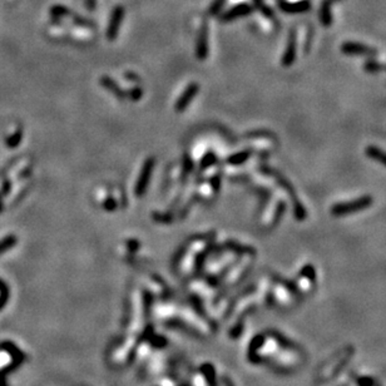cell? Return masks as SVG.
<instances>
[{
  "mask_svg": "<svg viewBox=\"0 0 386 386\" xmlns=\"http://www.w3.org/2000/svg\"><path fill=\"white\" fill-rule=\"evenodd\" d=\"M372 204V198L370 196L360 197L354 201L345 202V203H337L335 206L331 207V213L336 217L348 216V215L356 213V212L361 211V209L367 208Z\"/></svg>",
  "mask_w": 386,
  "mask_h": 386,
  "instance_id": "obj_1",
  "label": "cell"
},
{
  "mask_svg": "<svg viewBox=\"0 0 386 386\" xmlns=\"http://www.w3.org/2000/svg\"><path fill=\"white\" fill-rule=\"evenodd\" d=\"M154 163H156V159L154 158H148L146 162H144L143 167H142L141 169V175H139L138 177L137 185H136V188H135L136 196L137 197L144 196V193H146L149 180H151L152 172H153Z\"/></svg>",
  "mask_w": 386,
  "mask_h": 386,
  "instance_id": "obj_2",
  "label": "cell"
},
{
  "mask_svg": "<svg viewBox=\"0 0 386 386\" xmlns=\"http://www.w3.org/2000/svg\"><path fill=\"white\" fill-rule=\"evenodd\" d=\"M123 17H124V9H123V7H117L113 10L108 29H107V38H108L109 40H114L115 36H117L120 23H122L123 20Z\"/></svg>",
  "mask_w": 386,
  "mask_h": 386,
  "instance_id": "obj_3",
  "label": "cell"
},
{
  "mask_svg": "<svg viewBox=\"0 0 386 386\" xmlns=\"http://www.w3.org/2000/svg\"><path fill=\"white\" fill-rule=\"evenodd\" d=\"M199 91V87L197 83H191L190 85L186 88V91L183 92L182 96L178 98L177 103H176V110L177 112H183L188 107V104L192 102V99L197 96Z\"/></svg>",
  "mask_w": 386,
  "mask_h": 386,
  "instance_id": "obj_4",
  "label": "cell"
},
{
  "mask_svg": "<svg viewBox=\"0 0 386 386\" xmlns=\"http://www.w3.org/2000/svg\"><path fill=\"white\" fill-rule=\"evenodd\" d=\"M341 51L342 53L348 55H375L376 52L374 49L369 48V47L364 46V44L353 43V41H348L341 46Z\"/></svg>",
  "mask_w": 386,
  "mask_h": 386,
  "instance_id": "obj_5",
  "label": "cell"
},
{
  "mask_svg": "<svg viewBox=\"0 0 386 386\" xmlns=\"http://www.w3.org/2000/svg\"><path fill=\"white\" fill-rule=\"evenodd\" d=\"M252 12V7L248 4H238L236 5L235 8H232V9H230L228 12H226L225 14L221 17V20H223V22H230V20H233L236 19V18H241V17H245V15H248L249 13Z\"/></svg>",
  "mask_w": 386,
  "mask_h": 386,
  "instance_id": "obj_6",
  "label": "cell"
},
{
  "mask_svg": "<svg viewBox=\"0 0 386 386\" xmlns=\"http://www.w3.org/2000/svg\"><path fill=\"white\" fill-rule=\"evenodd\" d=\"M207 54H208V44H207V27L204 24L199 30L198 39H197L196 55L198 59L203 60L207 58Z\"/></svg>",
  "mask_w": 386,
  "mask_h": 386,
  "instance_id": "obj_7",
  "label": "cell"
},
{
  "mask_svg": "<svg viewBox=\"0 0 386 386\" xmlns=\"http://www.w3.org/2000/svg\"><path fill=\"white\" fill-rule=\"evenodd\" d=\"M281 9L290 14H295V13H304L310 9V3L307 0H297V2H282L280 4Z\"/></svg>",
  "mask_w": 386,
  "mask_h": 386,
  "instance_id": "obj_8",
  "label": "cell"
},
{
  "mask_svg": "<svg viewBox=\"0 0 386 386\" xmlns=\"http://www.w3.org/2000/svg\"><path fill=\"white\" fill-rule=\"evenodd\" d=\"M296 58V43H295V35L291 34L290 39H288L287 47H286V52L282 57V62L281 64L283 67H290L293 64V60Z\"/></svg>",
  "mask_w": 386,
  "mask_h": 386,
  "instance_id": "obj_9",
  "label": "cell"
},
{
  "mask_svg": "<svg viewBox=\"0 0 386 386\" xmlns=\"http://www.w3.org/2000/svg\"><path fill=\"white\" fill-rule=\"evenodd\" d=\"M101 84L103 87H106L108 91L112 92L113 94H114L115 97H118L119 99H125L127 98V92L122 91V89L119 88V87L117 85V83L114 82L113 79H110V78L108 77H103L101 79Z\"/></svg>",
  "mask_w": 386,
  "mask_h": 386,
  "instance_id": "obj_10",
  "label": "cell"
},
{
  "mask_svg": "<svg viewBox=\"0 0 386 386\" xmlns=\"http://www.w3.org/2000/svg\"><path fill=\"white\" fill-rule=\"evenodd\" d=\"M366 154L369 158L374 159V161H377L379 163L384 164L386 167V152L385 151L377 148V147L370 146L366 148Z\"/></svg>",
  "mask_w": 386,
  "mask_h": 386,
  "instance_id": "obj_11",
  "label": "cell"
},
{
  "mask_svg": "<svg viewBox=\"0 0 386 386\" xmlns=\"http://www.w3.org/2000/svg\"><path fill=\"white\" fill-rule=\"evenodd\" d=\"M249 157H251V151L238 152V153L232 154V156L228 157V158H227V163L228 164H233V165L242 164V163H245L246 161H247Z\"/></svg>",
  "mask_w": 386,
  "mask_h": 386,
  "instance_id": "obj_12",
  "label": "cell"
},
{
  "mask_svg": "<svg viewBox=\"0 0 386 386\" xmlns=\"http://www.w3.org/2000/svg\"><path fill=\"white\" fill-rule=\"evenodd\" d=\"M300 276L301 277L306 278V280H309L310 283L315 282V280H316V271H315V267L312 266V265H306V266H304L303 269H301Z\"/></svg>",
  "mask_w": 386,
  "mask_h": 386,
  "instance_id": "obj_13",
  "label": "cell"
},
{
  "mask_svg": "<svg viewBox=\"0 0 386 386\" xmlns=\"http://www.w3.org/2000/svg\"><path fill=\"white\" fill-rule=\"evenodd\" d=\"M331 13H330V5L329 3H325L324 5L321 7V23L325 25V27H329L331 24Z\"/></svg>",
  "mask_w": 386,
  "mask_h": 386,
  "instance_id": "obj_14",
  "label": "cell"
},
{
  "mask_svg": "<svg viewBox=\"0 0 386 386\" xmlns=\"http://www.w3.org/2000/svg\"><path fill=\"white\" fill-rule=\"evenodd\" d=\"M356 384H358V386H381L377 380H375L374 377L370 376L358 377V379H356Z\"/></svg>",
  "mask_w": 386,
  "mask_h": 386,
  "instance_id": "obj_15",
  "label": "cell"
},
{
  "mask_svg": "<svg viewBox=\"0 0 386 386\" xmlns=\"http://www.w3.org/2000/svg\"><path fill=\"white\" fill-rule=\"evenodd\" d=\"M216 161H217V158L213 153H207L206 156L203 157V159H202L201 168L202 169H206V168H208L209 165L216 163Z\"/></svg>",
  "mask_w": 386,
  "mask_h": 386,
  "instance_id": "obj_16",
  "label": "cell"
},
{
  "mask_svg": "<svg viewBox=\"0 0 386 386\" xmlns=\"http://www.w3.org/2000/svg\"><path fill=\"white\" fill-rule=\"evenodd\" d=\"M193 386H209L206 376L203 374H196L192 379Z\"/></svg>",
  "mask_w": 386,
  "mask_h": 386,
  "instance_id": "obj_17",
  "label": "cell"
},
{
  "mask_svg": "<svg viewBox=\"0 0 386 386\" xmlns=\"http://www.w3.org/2000/svg\"><path fill=\"white\" fill-rule=\"evenodd\" d=\"M23 137V132L22 131H17V133L15 135H13L12 137H10L9 139H8V146L9 147H17L18 144H19L20 139H22Z\"/></svg>",
  "mask_w": 386,
  "mask_h": 386,
  "instance_id": "obj_18",
  "label": "cell"
},
{
  "mask_svg": "<svg viewBox=\"0 0 386 386\" xmlns=\"http://www.w3.org/2000/svg\"><path fill=\"white\" fill-rule=\"evenodd\" d=\"M142 96H143V91H142L141 88H138V87L131 89V91L127 93V97H130L132 101H138V99L142 98Z\"/></svg>",
  "mask_w": 386,
  "mask_h": 386,
  "instance_id": "obj_19",
  "label": "cell"
},
{
  "mask_svg": "<svg viewBox=\"0 0 386 386\" xmlns=\"http://www.w3.org/2000/svg\"><path fill=\"white\" fill-rule=\"evenodd\" d=\"M223 4H225V0H216V2L211 5V8H209V14H219L221 9H222Z\"/></svg>",
  "mask_w": 386,
  "mask_h": 386,
  "instance_id": "obj_20",
  "label": "cell"
},
{
  "mask_svg": "<svg viewBox=\"0 0 386 386\" xmlns=\"http://www.w3.org/2000/svg\"><path fill=\"white\" fill-rule=\"evenodd\" d=\"M103 208L107 209V211H113V209L117 208V202H115V199L113 198L107 199V201L103 203Z\"/></svg>",
  "mask_w": 386,
  "mask_h": 386,
  "instance_id": "obj_21",
  "label": "cell"
},
{
  "mask_svg": "<svg viewBox=\"0 0 386 386\" xmlns=\"http://www.w3.org/2000/svg\"><path fill=\"white\" fill-rule=\"evenodd\" d=\"M153 219L156 220V221H158V222H163V223H169L170 222V217H168L167 215L154 213L153 215Z\"/></svg>",
  "mask_w": 386,
  "mask_h": 386,
  "instance_id": "obj_22",
  "label": "cell"
},
{
  "mask_svg": "<svg viewBox=\"0 0 386 386\" xmlns=\"http://www.w3.org/2000/svg\"><path fill=\"white\" fill-rule=\"evenodd\" d=\"M159 386H177V382L173 379H170V377H163Z\"/></svg>",
  "mask_w": 386,
  "mask_h": 386,
  "instance_id": "obj_23",
  "label": "cell"
},
{
  "mask_svg": "<svg viewBox=\"0 0 386 386\" xmlns=\"http://www.w3.org/2000/svg\"><path fill=\"white\" fill-rule=\"evenodd\" d=\"M193 169V163L191 162V159L187 156L185 157V170L186 173H190V170Z\"/></svg>",
  "mask_w": 386,
  "mask_h": 386,
  "instance_id": "obj_24",
  "label": "cell"
},
{
  "mask_svg": "<svg viewBox=\"0 0 386 386\" xmlns=\"http://www.w3.org/2000/svg\"><path fill=\"white\" fill-rule=\"evenodd\" d=\"M211 185H213L215 190H216V191H219V190H220V186H221V180H220V177H219V176H216V177H213V178H212V180H211Z\"/></svg>",
  "mask_w": 386,
  "mask_h": 386,
  "instance_id": "obj_25",
  "label": "cell"
},
{
  "mask_svg": "<svg viewBox=\"0 0 386 386\" xmlns=\"http://www.w3.org/2000/svg\"><path fill=\"white\" fill-rule=\"evenodd\" d=\"M128 247H130V251L135 252L139 247V243L137 241H128Z\"/></svg>",
  "mask_w": 386,
  "mask_h": 386,
  "instance_id": "obj_26",
  "label": "cell"
},
{
  "mask_svg": "<svg viewBox=\"0 0 386 386\" xmlns=\"http://www.w3.org/2000/svg\"><path fill=\"white\" fill-rule=\"evenodd\" d=\"M85 5L89 10L94 9L96 8V0H85Z\"/></svg>",
  "mask_w": 386,
  "mask_h": 386,
  "instance_id": "obj_27",
  "label": "cell"
},
{
  "mask_svg": "<svg viewBox=\"0 0 386 386\" xmlns=\"http://www.w3.org/2000/svg\"><path fill=\"white\" fill-rule=\"evenodd\" d=\"M125 77H127L128 79H136L137 82H139V78L136 74H133V73H127V74H125Z\"/></svg>",
  "mask_w": 386,
  "mask_h": 386,
  "instance_id": "obj_28",
  "label": "cell"
}]
</instances>
